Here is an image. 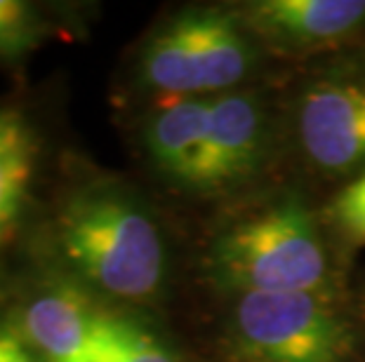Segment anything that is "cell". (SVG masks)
Returning <instances> with one entry per match:
<instances>
[{
  "label": "cell",
  "mask_w": 365,
  "mask_h": 362,
  "mask_svg": "<svg viewBox=\"0 0 365 362\" xmlns=\"http://www.w3.org/2000/svg\"><path fill=\"white\" fill-rule=\"evenodd\" d=\"M64 264L108 299L151 304L165 292L170 252L156 214L137 193L111 179L81 183L50 219Z\"/></svg>",
  "instance_id": "1"
},
{
  "label": "cell",
  "mask_w": 365,
  "mask_h": 362,
  "mask_svg": "<svg viewBox=\"0 0 365 362\" xmlns=\"http://www.w3.org/2000/svg\"><path fill=\"white\" fill-rule=\"evenodd\" d=\"M207 278L240 294L335 297V275L321 226L299 196L287 193L234 221L215 238L205 257Z\"/></svg>",
  "instance_id": "2"
},
{
  "label": "cell",
  "mask_w": 365,
  "mask_h": 362,
  "mask_svg": "<svg viewBox=\"0 0 365 362\" xmlns=\"http://www.w3.org/2000/svg\"><path fill=\"white\" fill-rule=\"evenodd\" d=\"M262 45L238 10L189 7L144 38L139 85L160 102L234 92L259 64Z\"/></svg>",
  "instance_id": "3"
},
{
  "label": "cell",
  "mask_w": 365,
  "mask_h": 362,
  "mask_svg": "<svg viewBox=\"0 0 365 362\" xmlns=\"http://www.w3.org/2000/svg\"><path fill=\"white\" fill-rule=\"evenodd\" d=\"M227 348L236 362H351L359 329L335 297L240 294L231 308Z\"/></svg>",
  "instance_id": "4"
},
{
  "label": "cell",
  "mask_w": 365,
  "mask_h": 362,
  "mask_svg": "<svg viewBox=\"0 0 365 362\" xmlns=\"http://www.w3.org/2000/svg\"><path fill=\"white\" fill-rule=\"evenodd\" d=\"M17 329L43 362H137L156 336L128 315L104 311L68 282L34 292L21 306Z\"/></svg>",
  "instance_id": "5"
},
{
  "label": "cell",
  "mask_w": 365,
  "mask_h": 362,
  "mask_svg": "<svg viewBox=\"0 0 365 362\" xmlns=\"http://www.w3.org/2000/svg\"><path fill=\"white\" fill-rule=\"evenodd\" d=\"M297 144L321 174L365 169V73H335L309 82L294 111Z\"/></svg>",
  "instance_id": "6"
},
{
  "label": "cell",
  "mask_w": 365,
  "mask_h": 362,
  "mask_svg": "<svg viewBox=\"0 0 365 362\" xmlns=\"http://www.w3.org/2000/svg\"><path fill=\"white\" fill-rule=\"evenodd\" d=\"M269 146V118L255 92L210 97L196 193H222L259 172Z\"/></svg>",
  "instance_id": "7"
},
{
  "label": "cell",
  "mask_w": 365,
  "mask_h": 362,
  "mask_svg": "<svg viewBox=\"0 0 365 362\" xmlns=\"http://www.w3.org/2000/svg\"><path fill=\"white\" fill-rule=\"evenodd\" d=\"M43 179V137L19 104L0 102V292L17 250L36 217Z\"/></svg>",
  "instance_id": "8"
},
{
  "label": "cell",
  "mask_w": 365,
  "mask_h": 362,
  "mask_svg": "<svg viewBox=\"0 0 365 362\" xmlns=\"http://www.w3.org/2000/svg\"><path fill=\"white\" fill-rule=\"evenodd\" d=\"M262 48L314 52L344 43L365 26V0H257L238 7Z\"/></svg>",
  "instance_id": "9"
},
{
  "label": "cell",
  "mask_w": 365,
  "mask_h": 362,
  "mask_svg": "<svg viewBox=\"0 0 365 362\" xmlns=\"http://www.w3.org/2000/svg\"><path fill=\"white\" fill-rule=\"evenodd\" d=\"M210 97L160 102L144 120L142 149L153 169L177 188L196 193Z\"/></svg>",
  "instance_id": "10"
},
{
  "label": "cell",
  "mask_w": 365,
  "mask_h": 362,
  "mask_svg": "<svg viewBox=\"0 0 365 362\" xmlns=\"http://www.w3.org/2000/svg\"><path fill=\"white\" fill-rule=\"evenodd\" d=\"M48 24L41 10L17 0H0V61L14 64L43 43Z\"/></svg>",
  "instance_id": "11"
},
{
  "label": "cell",
  "mask_w": 365,
  "mask_h": 362,
  "mask_svg": "<svg viewBox=\"0 0 365 362\" xmlns=\"http://www.w3.org/2000/svg\"><path fill=\"white\" fill-rule=\"evenodd\" d=\"M332 221L349 240L365 243V172L337 196Z\"/></svg>",
  "instance_id": "12"
},
{
  "label": "cell",
  "mask_w": 365,
  "mask_h": 362,
  "mask_svg": "<svg viewBox=\"0 0 365 362\" xmlns=\"http://www.w3.org/2000/svg\"><path fill=\"white\" fill-rule=\"evenodd\" d=\"M0 362H43L14 325L0 322Z\"/></svg>",
  "instance_id": "13"
}]
</instances>
